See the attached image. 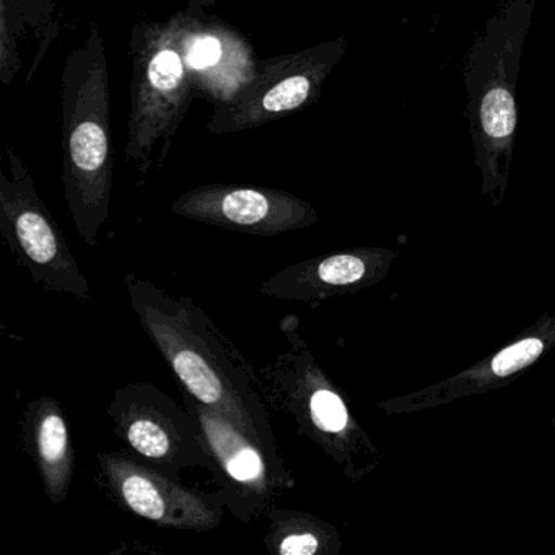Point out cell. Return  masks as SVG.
<instances>
[{"label": "cell", "instance_id": "3", "mask_svg": "<svg viewBox=\"0 0 555 555\" xmlns=\"http://www.w3.org/2000/svg\"><path fill=\"white\" fill-rule=\"evenodd\" d=\"M279 331L287 349L258 372L266 402L288 415L297 434L318 444L346 477L362 479L375 467V448L301 336L300 318L287 314Z\"/></svg>", "mask_w": 555, "mask_h": 555}, {"label": "cell", "instance_id": "2", "mask_svg": "<svg viewBox=\"0 0 555 555\" xmlns=\"http://www.w3.org/2000/svg\"><path fill=\"white\" fill-rule=\"evenodd\" d=\"M538 0H505L474 40L463 66L476 167L483 193L503 196L515 152L516 86L522 48Z\"/></svg>", "mask_w": 555, "mask_h": 555}, {"label": "cell", "instance_id": "10", "mask_svg": "<svg viewBox=\"0 0 555 555\" xmlns=\"http://www.w3.org/2000/svg\"><path fill=\"white\" fill-rule=\"evenodd\" d=\"M22 431L48 499L53 505H61L69 496L76 474V450L61 402L51 396L28 402L22 417Z\"/></svg>", "mask_w": 555, "mask_h": 555}, {"label": "cell", "instance_id": "14", "mask_svg": "<svg viewBox=\"0 0 555 555\" xmlns=\"http://www.w3.org/2000/svg\"><path fill=\"white\" fill-rule=\"evenodd\" d=\"M220 54H222L220 41L217 38L204 37L193 44L188 54V61L194 69H206L219 63Z\"/></svg>", "mask_w": 555, "mask_h": 555}, {"label": "cell", "instance_id": "5", "mask_svg": "<svg viewBox=\"0 0 555 555\" xmlns=\"http://www.w3.org/2000/svg\"><path fill=\"white\" fill-rule=\"evenodd\" d=\"M113 431L131 453L180 479L193 467H210L203 427L186 405L164 389L132 382L115 389L106 409Z\"/></svg>", "mask_w": 555, "mask_h": 555}, {"label": "cell", "instance_id": "7", "mask_svg": "<svg viewBox=\"0 0 555 555\" xmlns=\"http://www.w3.org/2000/svg\"><path fill=\"white\" fill-rule=\"evenodd\" d=\"M100 482L126 512L160 528L207 532L222 525L225 506L217 492H203L162 473L129 450L103 451Z\"/></svg>", "mask_w": 555, "mask_h": 555}, {"label": "cell", "instance_id": "1", "mask_svg": "<svg viewBox=\"0 0 555 555\" xmlns=\"http://www.w3.org/2000/svg\"><path fill=\"white\" fill-rule=\"evenodd\" d=\"M144 333L164 357L181 389L229 415L269 454L282 457L259 373L212 318L191 298L177 297L149 279H122Z\"/></svg>", "mask_w": 555, "mask_h": 555}, {"label": "cell", "instance_id": "11", "mask_svg": "<svg viewBox=\"0 0 555 555\" xmlns=\"http://www.w3.org/2000/svg\"><path fill=\"white\" fill-rule=\"evenodd\" d=\"M264 545L271 555H336L340 548L337 529L320 516L272 506L268 512Z\"/></svg>", "mask_w": 555, "mask_h": 555}, {"label": "cell", "instance_id": "12", "mask_svg": "<svg viewBox=\"0 0 555 555\" xmlns=\"http://www.w3.org/2000/svg\"><path fill=\"white\" fill-rule=\"evenodd\" d=\"M555 343V321L552 327H547L544 333L538 336L525 337L518 343L503 349L487 362L486 365L477 366L473 372H466L460 378L451 382V391L444 395L447 401H451L456 395H466V392L479 391V389L492 386L495 382H502L506 376L515 375L519 370L531 365L541 353L544 352L548 344Z\"/></svg>", "mask_w": 555, "mask_h": 555}, {"label": "cell", "instance_id": "8", "mask_svg": "<svg viewBox=\"0 0 555 555\" xmlns=\"http://www.w3.org/2000/svg\"><path fill=\"white\" fill-rule=\"evenodd\" d=\"M173 214L255 236L307 229L318 220L310 204L288 193L242 186H204L175 201Z\"/></svg>", "mask_w": 555, "mask_h": 555}, {"label": "cell", "instance_id": "4", "mask_svg": "<svg viewBox=\"0 0 555 555\" xmlns=\"http://www.w3.org/2000/svg\"><path fill=\"white\" fill-rule=\"evenodd\" d=\"M183 404L203 427L217 495L238 521L253 522L268 515L282 493L295 490L297 480L285 461L269 454L229 415L186 391Z\"/></svg>", "mask_w": 555, "mask_h": 555}, {"label": "cell", "instance_id": "9", "mask_svg": "<svg viewBox=\"0 0 555 555\" xmlns=\"http://www.w3.org/2000/svg\"><path fill=\"white\" fill-rule=\"evenodd\" d=\"M386 268L379 249H349L317 256L274 272L259 294L285 301H321L375 284Z\"/></svg>", "mask_w": 555, "mask_h": 555}, {"label": "cell", "instance_id": "6", "mask_svg": "<svg viewBox=\"0 0 555 555\" xmlns=\"http://www.w3.org/2000/svg\"><path fill=\"white\" fill-rule=\"evenodd\" d=\"M0 233L17 264L51 294L92 300L89 279L74 258L56 220L25 175L0 186Z\"/></svg>", "mask_w": 555, "mask_h": 555}, {"label": "cell", "instance_id": "13", "mask_svg": "<svg viewBox=\"0 0 555 555\" xmlns=\"http://www.w3.org/2000/svg\"><path fill=\"white\" fill-rule=\"evenodd\" d=\"M313 82V73L292 74L264 93L259 109L268 115H279L300 108L310 99Z\"/></svg>", "mask_w": 555, "mask_h": 555}]
</instances>
